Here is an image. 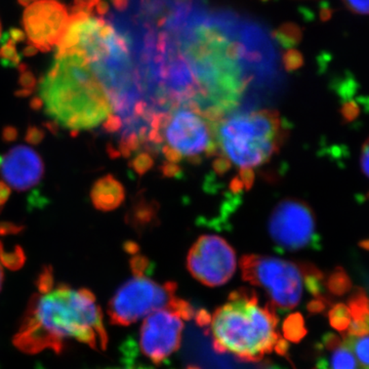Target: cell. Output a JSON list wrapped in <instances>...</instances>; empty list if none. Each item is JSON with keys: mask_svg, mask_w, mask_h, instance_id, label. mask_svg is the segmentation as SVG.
<instances>
[{"mask_svg": "<svg viewBox=\"0 0 369 369\" xmlns=\"http://www.w3.org/2000/svg\"><path fill=\"white\" fill-rule=\"evenodd\" d=\"M10 194H12V188L10 187L5 182L0 181V212L3 210L5 204L8 203L10 199Z\"/></svg>", "mask_w": 369, "mask_h": 369, "instance_id": "e575fe53", "label": "cell"}, {"mask_svg": "<svg viewBox=\"0 0 369 369\" xmlns=\"http://www.w3.org/2000/svg\"><path fill=\"white\" fill-rule=\"evenodd\" d=\"M26 34L24 31L20 30L18 28H12L8 31V38L14 41V43H23L26 39Z\"/></svg>", "mask_w": 369, "mask_h": 369, "instance_id": "d590c367", "label": "cell"}, {"mask_svg": "<svg viewBox=\"0 0 369 369\" xmlns=\"http://www.w3.org/2000/svg\"><path fill=\"white\" fill-rule=\"evenodd\" d=\"M45 172L43 158L28 146H16L3 155L0 154V176L16 191H28L38 185Z\"/></svg>", "mask_w": 369, "mask_h": 369, "instance_id": "7c38bea8", "label": "cell"}, {"mask_svg": "<svg viewBox=\"0 0 369 369\" xmlns=\"http://www.w3.org/2000/svg\"><path fill=\"white\" fill-rule=\"evenodd\" d=\"M45 139V131L36 125L30 124L27 127L25 141L33 146H38Z\"/></svg>", "mask_w": 369, "mask_h": 369, "instance_id": "484cf974", "label": "cell"}, {"mask_svg": "<svg viewBox=\"0 0 369 369\" xmlns=\"http://www.w3.org/2000/svg\"><path fill=\"white\" fill-rule=\"evenodd\" d=\"M325 284L329 293L337 297H342L353 289L351 278L341 267H337L329 274Z\"/></svg>", "mask_w": 369, "mask_h": 369, "instance_id": "2e32d148", "label": "cell"}, {"mask_svg": "<svg viewBox=\"0 0 369 369\" xmlns=\"http://www.w3.org/2000/svg\"><path fill=\"white\" fill-rule=\"evenodd\" d=\"M68 8L59 0H37L23 14V27L28 43L47 53L61 41L68 26Z\"/></svg>", "mask_w": 369, "mask_h": 369, "instance_id": "8fae6325", "label": "cell"}, {"mask_svg": "<svg viewBox=\"0 0 369 369\" xmlns=\"http://www.w3.org/2000/svg\"><path fill=\"white\" fill-rule=\"evenodd\" d=\"M366 198H368V199L369 200V192L368 193V195H366Z\"/></svg>", "mask_w": 369, "mask_h": 369, "instance_id": "f6af8a7d", "label": "cell"}, {"mask_svg": "<svg viewBox=\"0 0 369 369\" xmlns=\"http://www.w3.org/2000/svg\"><path fill=\"white\" fill-rule=\"evenodd\" d=\"M285 335L287 339L293 342H299L306 335L303 317L300 314H293L287 319L284 325Z\"/></svg>", "mask_w": 369, "mask_h": 369, "instance_id": "7402d4cb", "label": "cell"}, {"mask_svg": "<svg viewBox=\"0 0 369 369\" xmlns=\"http://www.w3.org/2000/svg\"><path fill=\"white\" fill-rule=\"evenodd\" d=\"M19 137V131L16 127L12 125H5L1 131V139L4 143H12L16 141Z\"/></svg>", "mask_w": 369, "mask_h": 369, "instance_id": "d6a6232c", "label": "cell"}, {"mask_svg": "<svg viewBox=\"0 0 369 369\" xmlns=\"http://www.w3.org/2000/svg\"><path fill=\"white\" fill-rule=\"evenodd\" d=\"M19 78L18 85L19 89H16V97L20 99L30 97L36 91L38 81L34 73L28 68V66L25 64H20L18 66Z\"/></svg>", "mask_w": 369, "mask_h": 369, "instance_id": "e0dca14e", "label": "cell"}, {"mask_svg": "<svg viewBox=\"0 0 369 369\" xmlns=\"http://www.w3.org/2000/svg\"><path fill=\"white\" fill-rule=\"evenodd\" d=\"M3 280H4L3 269H2L1 265H0V291H1L2 284H3Z\"/></svg>", "mask_w": 369, "mask_h": 369, "instance_id": "ee69618b", "label": "cell"}, {"mask_svg": "<svg viewBox=\"0 0 369 369\" xmlns=\"http://www.w3.org/2000/svg\"><path fill=\"white\" fill-rule=\"evenodd\" d=\"M262 1H268V0H262Z\"/></svg>", "mask_w": 369, "mask_h": 369, "instance_id": "7dc6e473", "label": "cell"}, {"mask_svg": "<svg viewBox=\"0 0 369 369\" xmlns=\"http://www.w3.org/2000/svg\"><path fill=\"white\" fill-rule=\"evenodd\" d=\"M45 113L71 131H89L113 114V106L82 52L56 56L39 83Z\"/></svg>", "mask_w": 369, "mask_h": 369, "instance_id": "7a4b0ae2", "label": "cell"}, {"mask_svg": "<svg viewBox=\"0 0 369 369\" xmlns=\"http://www.w3.org/2000/svg\"><path fill=\"white\" fill-rule=\"evenodd\" d=\"M236 268L234 248L216 235H202L188 252V271L196 280L208 287H221L228 282Z\"/></svg>", "mask_w": 369, "mask_h": 369, "instance_id": "30bf717a", "label": "cell"}, {"mask_svg": "<svg viewBox=\"0 0 369 369\" xmlns=\"http://www.w3.org/2000/svg\"><path fill=\"white\" fill-rule=\"evenodd\" d=\"M36 285L38 291H49L55 287L53 268L51 266L43 267V270L37 276Z\"/></svg>", "mask_w": 369, "mask_h": 369, "instance_id": "d4e9b609", "label": "cell"}, {"mask_svg": "<svg viewBox=\"0 0 369 369\" xmlns=\"http://www.w3.org/2000/svg\"><path fill=\"white\" fill-rule=\"evenodd\" d=\"M328 360V366H325L324 369H364L358 364L351 349L342 344L337 349L333 350Z\"/></svg>", "mask_w": 369, "mask_h": 369, "instance_id": "9a60e30c", "label": "cell"}, {"mask_svg": "<svg viewBox=\"0 0 369 369\" xmlns=\"http://www.w3.org/2000/svg\"><path fill=\"white\" fill-rule=\"evenodd\" d=\"M360 247L364 248V249L369 250V239H366V241H362L359 243Z\"/></svg>", "mask_w": 369, "mask_h": 369, "instance_id": "7bdbcfd3", "label": "cell"}, {"mask_svg": "<svg viewBox=\"0 0 369 369\" xmlns=\"http://www.w3.org/2000/svg\"><path fill=\"white\" fill-rule=\"evenodd\" d=\"M194 316L189 303L180 299L174 306L146 317L139 331V349L152 364H161L181 347L184 320Z\"/></svg>", "mask_w": 369, "mask_h": 369, "instance_id": "ba28073f", "label": "cell"}, {"mask_svg": "<svg viewBox=\"0 0 369 369\" xmlns=\"http://www.w3.org/2000/svg\"><path fill=\"white\" fill-rule=\"evenodd\" d=\"M243 278L266 291L274 307L291 310L300 305L306 287L304 262L264 254H246L241 260Z\"/></svg>", "mask_w": 369, "mask_h": 369, "instance_id": "8992f818", "label": "cell"}, {"mask_svg": "<svg viewBox=\"0 0 369 369\" xmlns=\"http://www.w3.org/2000/svg\"><path fill=\"white\" fill-rule=\"evenodd\" d=\"M125 199V189L122 183L112 176L106 175L96 181L91 190V200L96 210L108 212L118 210Z\"/></svg>", "mask_w": 369, "mask_h": 369, "instance_id": "4fadbf2b", "label": "cell"}, {"mask_svg": "<svg viewBox=\"0 0 369 369\" xmlns=\"http://www.w3.org/2000/svg\"><path fill=\"white\" fill-rule=\"evenodd\" d=\"M348 308L351 312L352 320H364L369 317V298L362 289H356L348 301Z\"/></svg>", "mask_w": 369, "mask_h": 369, "instance_id": "ac0fdd59", "label": "cell"}, {"mask_svg": "<svg viewBox=\"0 0 369 369\" xmlns=\"http://www.w3.org/2000/svg\"><path fill=\"white\" fill-rule=\"evenodd\" d=\"M16 43L6 38L0 47V61L3 66L16 67L21 64V56L16 51Z\"/></svg>", "mask_w": 369, "mask_h": 369, "instance_id": "603a6c76", "label": "cell"}, {"mask_svg": "<svg viewBox=\"0 0 369 369\" xmlns=\"http://www.w3.org/2000/svg\"><path fill=\"white\" fill-rule=\"evenodd\" d=\"M112 4L118 12H123V10H126L127 8H128L129 0H112Z\"/></svg>", "mask_w": 369, "mask_h": 369, "instance_id": "f35d334b", "label": "cell"}, {"mask_svg": "<svg viewBox=\"0 0 369 369\" xmlns=\"http://www.w3.org/2000/svg\"><path fill=\"white\" fill-rule=\"evenodd\" d=\"M218 118L194 105H178L154 115L148 139L159 146L172 164L188 161L197 164L204 158L219 155L216 126Z\"/></svg>", "mask_w": 369, "mask_h": 369, "instance_id": "5b68a950", "label": "cell"}, {"mask_svg": "<svg viewBox=\"0 0 369 369\" xmlns=\"http://www.w3.org/2000/svg\"><path fill=\"white\" fill-rule=\"evenodd\" d=\"M30 107L32 108L33 110H36V111L43 109V100L41 99V97L32 98L30 101Z\"/></svg>", "mask_w": 369, "mask_h": 369, "instance_id": "60d3db41", "label": "cell"}, {"mask_svg": "<svg viewBox=\"0 0 369 369\" xmlns=\"http://www.w3.org/2000/svg\"><path fill=\"white\" fill-rule=\"evenodd\" d=\"M26 230L25 225L16 224L14 222L0 221V237L10 236V235H19Z\"/></svg>", "mask_w": 369, "mask_h": 369, "instance_id": "83f0119b", "label": "cell"}, {"mask_svg": "<svg viewBox=\"0 0 369 369\" xmlns=\"http://www.w3.org/2000/svg\"><path fill=\"white\" fill-rule=\"evenodd\" d=\"M343 343L344 341L341 337H337L335 333H328V335L323 337L322 345L324 346L327 351H333V350L337 349Z\"/></svg>", "mask_w": 369, "mask_h": 369, "instance_id": "1f68e13d", "label": "cell"}, {"mask_svg": "<svg viewBox=\"0 0 369 369\" xmlns=\"http://www.w3.org/2000/svg\"><path fill=\"white\" fill-rule=\"evenodd\" d=\"M329 323L333 328L344 333L352 322L351 312L345 304H335L328 312Z\"/></svg>", "mask_w": 369, "mask_h": 369, "instance_id": "ffe728a7", "label": "cell"}, {"mask_svg": "<svg viewBox=\"0 0 369 369\" xmlns=\"http://www.w3.org/2000/svg\"><path fill=\"white\" fill-rule=\"evenodd\" d=\"M0 34H1V25H0Z\"/></svg>", "mask_w": 369, "mask_h": 369, "instance_id": "bcb514c9", "label": "cell"}, {"mask_svg": "<svg viewBox=\"0 0 369 369\" xmlns=\"http://www.w3.org/2000/svg\"><path fill=\"white\" fill-rule=\"evenodd\" d=\"M219 155L243 172L268 164L287 139V129L276 110L223 115L216 120Z\"/></svg>", "mask_w": 369, "mask_h": 369, "instance_id": "277c9868", "label": "cell"}, {"mask_svg": "<svg viewBox=\"0 0 369 369\" xmlns=\"http://www.w3.org/2000/svg\"><path fill=\"white\" fill-rule=\"evenodd\" d=\"M272 37L283 49H291L301 43L303 30L295 23H285L273 32Z\"/></svg>", "mask_w": 369, "mask_h": 369, "instance_id": "5bb4252c", "label": "cell"}, {"mask_svg": "<svg viewBox=\"0 0 369 369\" xmlns=\"http://www.w3.org/2000/svg\"><path fill=\"white\" fill-rule=\"evenodd\" d=\"M153 164V160L150 157L149 154L142 153L139 155L135 156L133 160H131V168L137 172L139 175H143L144 172H147Z\"/></svg>", "mask_w": 369, "mask_h": 369, "instance_id": "4316f807", "label": "cell"}, {"mask_svg": "<svg viewBox=\"0 0 369 369\" xmlns=\"http://www.w3.org/2000/svg\"><path fill=\"white\" fill-rule=\"evenodd\" d=\"M333 10L328 5L323 6L320 10V19L323 22H326L333 16Z\"/></svg>", "mask_w": 369, "mask_h": 369, "instance_id": "74e56055", "label": "cell"}, {"mask_svg": "<svg viewBox=\"0 0 369 369\" xmlns=\"http://www.w3.org/2000/svg\"><path fill=\"white\" fill-rule=\"evenodd\" d=\"M344 343L354 351L360 366L364 369H369V335L360 337H352L347 335L344 337Z\"/></svg>", "mask_w": 369, "mask_h": 369, "instance_id": "44dd1931", "label": "cell"}, {"mask_svg": "<svg viewBox=\"0 0 369 369\" xmlns=\"http://www.w3.org/2000/svg\"><path fill=\"white\" fill-rule=\"evenodd\" d=\"M268 231L279 249L295 251L318 245L314 212L307 202L297 198H285L273 208Z\"/></svg>", "mask_w": 369, "mask_h": 369, "instance_id": "9c48e42d", "label": "cell"}, {"mask_svg": "<svg viewBox=\"0 0 369 369\" xmlns=\"http://www.w3.org/2000/svg\"><path fill=\"white\" fill-rule=\"evenodd\" d=\"M37 53H38V49H37L34 45H30V43H28L27 47L23 49V56H25V57H33V56L36 55Z\"/></svg>", "mask_w": 369, "mask_h": 369, "instance_id": "ab89813d", "label": "cell"}, {"mask_svg": "<svg viewBox=\"0 0 369 369\" xmlns=\"http://www.w3.org/2000/svg\"><path fill=\"white\" fill-rule=\"evenodd\" d=\"M282 63L287 71H295L304 65V56L298 49H287L283 54Z\"/></svg>", "mask_w": 369, "mask_h": 369, "instance_id": "cb8c5ba5", "label": "cell"}, {"mask_svg": "<svg viewBox=\"0 0 369 369\" xmlns=\"http://www.w3.org/2000/svg\"><path fill=\"white\" fill-rule=\"evenodd\" d=\"M16 1H18V3L20 4V5H22L23 8H28L29 5L34 3L37 0H16Z\"/></svg>", "mask_w": 369, "mask_h": 369, "instance_id": "b9f144b4", "label": "cell"}, {"mask_svg": "<svg viewBox=\"0 0 369 369\" xmlns=\"http://www.w3.org/2000/svg\"><path fill=\"white\" fill-rule=\"evenodd\" d=\"M351 12L358 14H369V0H343Z\"/></svg>", "mask_w": 369, "mask_h": 369, "instance_id": "f546056e", "label": "cell"}, {"mask_svg": "<svg viewBox=\"0 0 369 369\" xmlns=\"http://www.w3.org/2000/svg\"><path fill=\"white\" fill-rule=\"evenodd\" d=\"M26 262V254L22 246L14 245L12 250H8L0 241V262L12 271L22 268Z\"/></svg>", "mask_w": 369, "mask_h": 369, "instance_id": "d6986e66", "label": "cell"}, {"mask_svg": "<svg viewBox=\"0 0 369 369\" xmlns=\"http://www.w3.org/2000/svg\"><path fill=\"white\" fill-rule=\"evenodd\" d=\"M70 341L96 351L107 348L103 313L95 295L89 289L67 284L33 295L14 337L16 349L26 354L45 350L61 353Z\"/></svg>", "mask_w": 369, "mask_h": 369, "instance_id": "6da1fadb", "label": "cell"}, {"mask_svg": "<svg viewBox=\"0 0 369 369\" xmlns=\"http://www.w3.org/2000/svg\"><path fill=\"white\" fill-rule=\"evenodd\" d=\"M347 333L352 337H364L369 333V324L364 320H352Z\"/></svg>", "mask_w": 369, "mask_h": 369, "instance_id": "f1b7e54d", "label": "cell"}, {"mask_svg": "<svg viewBox=\"0 0 369 369\" xmlns=\"http://www.w3.org/2000/svg\"><path fill=\"white\" fill-rule=\"evenodd\" d=\"M96 10H97V14H99V16H106L107 12H109V5H108L107 2L101 0L96 6Z\"/></svg>", "mask_w": 369, "mask_h": 369, "instance_id": "8d00e7d4", "label": "cell"}, {"mask_svg": "<svg viewBox=\"0 0 369 369\" xmlns=\"http://www.w3.org/2000/svg\"><path fill=\"white\" fill-rule=\"evenodd\" d=\"M177 284H164L135 273L116 291L108 305L110 322L120 326H128L156 311L174 306L179 301Z\"/></svg>", "mask_w": 369, "mask_h": 369, "instance_id": "52a82bcc", "label": "cell"}, {"mask_svg": "<svg viewBox=\"0 0 369 369\" xmlns=\"http://www.w3.org/2000/svg\"><path fill=\"white\" fill-rule=\"evenodd\" d=\"M360 164H361L362 172L369 178V137L368 141L362 146Z\"/></svg>", "mask_w": 369, "mask_h": 369, "instance_id": "836d02e7", "label": "cell"}, {"mask_svg": "<svg viewBox=\"0 0 369 369\" xmlns=\"http://www.w3.org/2000/svg\"><path fill=\"white\" fill-rule=\"evenodd\" d=\"M278 321L274 306H262L254 291L241 289L214 311L208 331L214 351L258 362L274 351L287 353L289 344L278 331Z\"/></svg>", "mask_w": 369, "mask_h": 369, "instance_id": "3957f363", "label": "cell"}, {"mask_svg": "<svg viewBox=\"0 0 369 369\" xmlns=\"http://www.w3.org/2000/svg\"><path fill=\"white\" fill-rule=\"evenodd\" d=\"M101 0H74V5L72 8V14L74 12H85V14H91L93 8Z\"/></svg>", "mask_w": 369, "mask_h": 369, "instance_id": "4dcf8cb0", "label": "cell"}]
</instances>
